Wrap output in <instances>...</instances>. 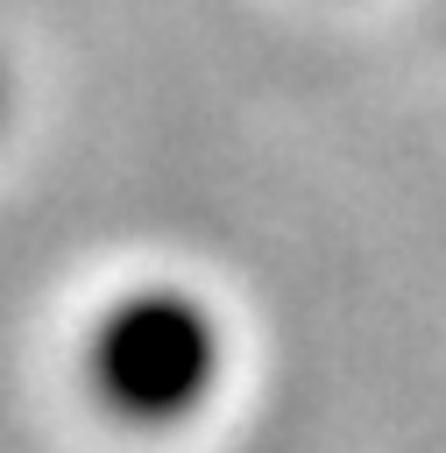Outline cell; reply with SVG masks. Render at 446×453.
<instances>
[{"label": "cell", "mask_w": 446, "mask_h": 453, "mask_svg": "<svg viewBox=\"0 0 446 453\" xmlns=\"http://www.w3.org/2000/svg\"><path fill=\"white\" fill-rule=\"evenodd\" d=\"M0 106H7V92H0Z\"/></svg>", "instance_id": "cell-2"}, {"label": "cell", "mask_w": 446, "mask_h": 453, "mask_svg": "<svg viewBox=\"0 0 446 453\" xmlns=\"http://www.w3.org/2000/svg\"><path fill=\"white\" fill-rule=\"evenodd\" d=\"M219 375H227V333H219L212 304L177 283L120 290L85 340L92 396L135 432H170V425L198 418L212 403Z\"/></svg>", "instance_id": "cell-1"}]
</instances>
